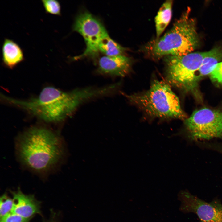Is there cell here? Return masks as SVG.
<instances>
[{"label":"cell","mask_w":222,"mask_h":222,"mask_svg":"<svg viewBox=\"0 0 222 222\" xmlns=\"http://www.w3.org/2000/svg\"><path fill=\"white\" fill-rule=\"evenodd\" d=\"M205 52H194L182 56H166L165 62L168 82L184 91L192 90L198 81L197 73Z\"/></svg>","instance_id":"cell-5"},{"label":"cell","mask_w":222,"mask_h":222,"mask_svg":"<svg viewBox=\"0 0 222 222\" xmlns=\"http://www.w3.org/2000/svg\"><path fill=\"white\" fill-rule=\"evenodd\" d=\"M123 94L151 117L183 120L186 118L178 97L169 84L162 80H154L149 89L146 92Z\"/></svg>","instance_id":"cell-3"},{"label":"cell","mask_w":222,"mask_h":222,"mask_svg":"<svg viewBox=\"0 0 222 222\" xmlns=\"http://www.w3.org/2000/svg\"><path fill=\"white\" fill-rule=\"evenodd\" d=\"M188 137L192 139L222 138V112L204 108L195 111L185 121Z\"/></svg>","instance_id":"cell-6"},{"label":"cell","mask_w":222,"mask_h":222,"mask_svg":"<svg viewBox=\"0 0 222 222\" xmlns=\"http://www.w3.org/2000/svg\"><path fill=\"white\" fill-rule=\"evenodd\" d=\"M11 193L13 201L11 212L30 219L34 215L40 213V203L33 195L25 194L20 189Z\"/></svg>","instance_id":"cell-10"},{"label":"cell","mask_w":222,"mask_h":222,"mask_svg":"<svg viewBox=\"0 0 222 222\" xmlns=\"http://www.w3.org/2000/svg\"><path fill=\"white\" fill-rule=\"evenodd\" d=\"M42 2L46 13L57 15H61V6L58 1L42 0Z\"/></svg>","instance_id":"cell-16"},{"label":"cell","mask_w":222,"mask_h":222,"mask_svg":"<svg viewBox=\"0 0 222 222\" xmlns=\"http://www.w3.org/2000/svg\"><path fill=\"white\" fill-rule=\"evenodd\" d=\"M18 156L26 167L39 173H47L61 160L65 153L61 138L51 130L34 127L20 136Z\"/></svg>","instance_id":"cell-2"},{"label":"cell","mask_w":222,"mask_h":222,"mask_svg":"<svg viewBox=\"0 0 222 222\" xmlns=\"http://www.w3.org/2000/svg\"><path fill=\"white\" fill-rule=\"evenodd\" d=\"M13 206V199L5 194L2 195L0 199V219L11 212Z\"/></svg>","instance_id":"cell-15"},{"label":"cell","mask_w":222,"mask_h":222,"mask_svg":"<svg viewBox=\"0 0 222 222\" xmlns=\"http://www.w3.org/2000/svg\"><path fill=\"white\" fill-rule=\"evenodd\" d=\"M131 65V59L124 55L104 56L99 60L97 70L101 74L124 76L130 71Z\"/></svg>","instance_id":"cell-9"},{"label":"cell","mask_w":222,"mask_h":222,"mask_svg":"<svg viewBox=\"0 0 222 222\" xmlns=\"http://www.w3.org/2000/svg\"><path fill=\"white\" fill-rule=\"evenodd\" d=\"M172 4V0L166 1L159 9L155 17L156 39L160 37L171 20Z\"/></svg>","instance_id":"cell-13"},{"label":"cell","mask_w":222,"mask_h":222,"mask_svg":"<svg viewBox=\"0 0 222 222\" xmlns=\"http://www.w3.org/2000/svg\"></svg>","instance_id":"cell-19"},{"label":"cell","mask_w":222,"mask_h":222,"mask_svg":"<svg viewBox=\"0 0 222 222\" xmlns=\"http://www.w3.org/2000/svg\"><path fill=\"white\" fill-rule=\"evenodd\" d=\"M89 88L64 92L46 87L37 97L21 100L4 96L3 100L17 106L47 122L61 121L69 116L81 104L92 98Z\"/></svg>","instance_id":"cell-1"},{"label":"cell","mask_w":222,"mask_h":222,"mask_svg":"<svg viewBox=\"0 0 222 222\" xmlns=\"http://www.w3.org/2000/svg\"><path fill=\"white\" fill-rule=\"evenodd\" d=\"M31 219L26 218L11 212L0 219L1 222H29Z\"/></svg>","instance_id":"cell-17"},{"label":"cell","mask_w":222,"mask_h":222,"mask_svg":"<svg viewBox=\"0 0 222 222\" xmlns=\"http://www.w3.org/2000/svg\"><path fill=\"white\" fill-rule=\"evenodd\" d=\"M184 195L187 210L196 214L202 222H222V204L219 201L208 202L188 193Z\"/></svg>","instance_id":"cell-8"},{"label":"cell","mask_w":222,"mask_h":222,"mask_svg":"<svg viewBox=\"0 0 222 222\" xmlns=\"http://www.w3.org/2000/svg\"><path fill=\"white\" fill-rule=\"evenodd\" d=\"M190 10L188 8L170 30L150 44V51L154 57L185 55L197 47L199 39L195 21L190 16Z\"/></svg>","instance_id":"cell-4"},{"label":"cell","mask_w":222,"mask_h":222,"mask_svg":"<svg viewBox=\"0 0 222 222\" xmlns=\"http://www.w3.org/2000/svg\"><path fill=\"white\" fill-rule=\"evenodd\" d=\"M2 60L7 67L12 68L23 61L24 56L23 51L15 42L5 38L2 49Z\"/></svg>","instance_id":"cell-11"},{"label":"cell","mask_w":222,"mask_h":222,"mask_svg":"<svg viewBox=\"0 0 222 222\" xmlns=\"http://www.w3.org/2000/svg\"><path fill=\"white\" fill-rule=\"evenodd\" d=\"M222 60V49L215 47L205 52L196 75L198 81L203 76L210 74Z\"/></svg>","instance_id":"cell-12"},{"label":"cell","mask_w":222,"mask_h":222,"mask_svg":"<svg viewBox=\"0 0 222 222\" xmlns=\"http://www.w3.org/2000/svg\"><path fill=\"white\" fill-rule=\"evenodd\" d=\"M73 30L83 37L86 47L84 53L75 59L93 56L98 51V47L101 39L108 34L103 25L88 12L80 13L76 18Z\"/></svg>","instance_id":"cell-7"},{"label":"cell","mask_w":222,"mask_h":222,"mask_svg":"<svg viewBox=\"0 0 222 222\" xmlns=\"http://www.w3.org/2000/svg\"><path fill=\"white\" fill-rule=\"evenodd\" d=\"M98 51L108 56L124 55L126 49L112 40L108 34L100 41L98 45Z\"/></svg>","instance_id":"cell-14"},{"label":"cell","mask_w":222,"mask_h":222,"mask_svg":"<svg viewBox=\"0 0 222 222\" xmlns=\"http://www.w3.org/2000/svg\"><path fill=\"white\" fill-rule=\"evenodd\" d=\"M210 75L212 80L222 84V61L216 66Z\"/></svg>","instance_id":"cell-18"}]
</instances>
